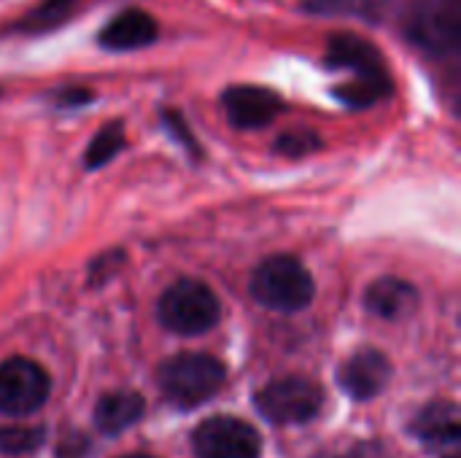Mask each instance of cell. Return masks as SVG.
Here are the masks:
<instances>
[{
    "mask_svg": "<svg viewBox=\"0 0 461 458\" xmlns=\"http://www.w3.org/2000/svg\"><path fill=\"white\" fill-rule=\"evenodd\" d=\"M365 305H367L370 313H375L381 319H389V321H397V319H405V316H411L416 310L419 292L408 281L381 278L367 289Z\"/></svg>",
    "mask_w": 461,
    "mask_h": 458,
    "instance_id": "obj_13",
    "label": "cell"
},
{
    "mask_svg": "<svg viewBox=\"0 0 461 458\" xmlns=\"http://www.w3.org/2000/svg\"><path fill=\"white\" fill-rule=\"evenodd\" d=\"M411 435L429 448H446L459 443V410L454 402L438 400L419 410L411 421Z\"/></svg>",
    "mask_w": 461,
    "mask_h": 458,
    "instance_id": "obj_12",
    "label": "cell"
},
{
    "mask_svg": "<svg viewBox=\"0 0 461 458\" xmlns=\"http://www.w3.org/2000/svg\"><path fill=\"white\" fill-rule=\"evenodd\" d=\"M251 294L259 305L281 313H297L313 302L316 286L311 273L286 254L265 259L251 275Z\"/></svg>",
    "mask_w": 461,
    "mask_h": 458,
    "instance_id": "obj_2",
    "label": "cell"
},
{
    "mask_svg": "<svg viewBox=\"0 0 461 458\" xmlns=\"http://www.w3.org/2000/svg\"><path fill=\"white\" fill-rule=\"evenodd\" d=\"M448 458H456V456H448Z\"/></svg>",
    "mask_w": 461,
    "mask_h": 458,
    "instance_id": "obj_25",
    "label": "cell"
},
{
    "mask_svg": "<svg viewBox=\"0 0 461 458\" xmlns=\"http://www.w3.org/2000/svg\"><path fill=\"white\" fill-rule=\"evenodd\" d=\"M338 381L343 386V391L348 397H354L357 402H367L373 397H378L389 381H392V364L389 359L375 351V348H362L354 356L346 359V364L338 373Z\"/></svg>",
    "mask_w": 461,
    "mask_h": 458,
    "instance_id": "obj_9",
    "label": "cell"
},
{
    "mask_svg": "<svg viewBox=\"0 0 461 458\" xmlns=\"http://www.w3.org/2000/svg\"><path fill=\"white\" fill-rule=\"evenodd\" d=\"M192 445L197 458H259L262 454L259 432L235 416L203 421L192 437Z\"/></svg>",
    "mask_w": 461,
    "mask_h": 458,
    "instance_id": "obj_6",
    "label": "cell"
},
{
    "mask_svg": "<svg viewBox=\"0 0 461 458\" xmlns=\"http://www.w3.org/2000/svg\"><path fill=\"white\" fill-rule=\"evenodd\" d=\"M324 391L316 381L289 375L267 383L257 394V410L276 427H300L321 413Z\"/></svg>",
    "mask_w": 461,
    "mask_h": 458,
    "instance_id": "obj_4",
    "label": "cell"
},
{
    "mask_svg": "<svg viewBox=\"0 0 461 458\" xmlns=\"http://www.w3.org/2000/svg\"><path fill=\"white\" fill-rule=\"evenodd\" d=\"M49 375L41 364L14 356L0 364V413L30 416L43 408L49 397Z\"/></svg>",
    "mask_w": 461,
    "mask_h": 458,
    "instance_id": "obj_5",
    "label": "cell"
},
{
    "mask_svg": "<svg viewBox=\"0 0 461 458\" xmlns=\"http://www.w3.org/2000/svg\"><path fill=\"white\" fill-rule=\"evenodd\" d=\"M76 3H78V0H43V3L22 22V30H49V27H54L59 19H65V16L73 11Z\"/></svg>",
    "mask_w": 461,
    "mask_h": 458,
    "instance_id": "obj_17",
    "label": "cell"
},
{
    "mask_svg": "<svg viewBox=\"0 0 461 458\" xmlns=\"http://www.w3.org/2000/svg\"><path fill=\"white\" fill-rule=\"evenodd\" d=\"M122 148H124V127H122V121H111V124H105V127L92 138V143L86 146L84 162H86L89 170L103 167V165H108Z\"/></svg>",
    "mask_w": 461,
    "mask_h": 458,
    "instance_id": "obj_16",
    "label": "cell"
},
{
    "mask_svg": "<svg viewBox=\"0 0 461 458\" xmlns=\"http://www.w3.org/2000/svg\"><path fill=\"white\" fill-rule=\"evenodd\" d=\"M89 100H92V94H89L86 89H65V92L57 97L59 105H81V103H89Z\"/></svg>",
    "mask_w": 461,
    "mask_h": 458,
    "instance_id": "obj_23",
    "label": "cell"
},
{
    "mask_svg": "<svg viewBox=\"0 0 461 458\" xmlns=\"http://www.w3.org/2000/svg\"><path fill=\"white\" fill-rule=\"evenodd\" d=\"M408 35L416 46L432 54L456 51L461 35V0H429L411 19Z\"/></svg>",
    "mask_w": 461,
    "mask_h": 458,
    "instance_id": "obj_7",
    "label": "cell"
},
{
    "mask_svg": "<svg viewBox=\"0 0 461 458\" xmlns=\"http://www.w3.org/2000/svg\"><path fill=\"white\" fill-rule=\"evenodd\" d=\"M224 113L232 127L238 130H262L273 124L284 113V97L267 86L254 84H238L230 86L221 97Z\"/></svg>",
    "mask_w": 461,
    "mask_h": 458,
    "instance_id": "obj_8",
    "label": "cell"
},
{
    "mask_svg": "<svg viewBox=\"0 0 461 458\" xmlns=\"http://www.w3.org/2000/svg\"><path fill=\"white\" fill-rule=\"evenodd\" d=\"M146 413V402L140 394L135 391H111L105 397H100L97 408H95V427L113 437L127 432L130 427H135Z\"/></svg>",
    "mask_w": 461,
    "mask_h": 458,
    "instance_id": "obj_14",
    "label": "cell"
},
{
    "mask_svg": "<svg viewBox=\"0 0 461 458\" xmlns=\"http://www.w3.org/2000/svg\"><path fill=\"white\" fill-rule=\"evenodd\" d=\"M394 92L392 76H354L346 84L335 86V97L348 108H370L386 100Z\"/></svg>",
    "mask_w": 461,
    "mask_h": 458,
    "instance_id": "obj_15",
    "label": "cell"
},
{
    "mask_svg": "<svg viewBox=\"0 0 461 458\" xmlns=\"http://www.w3.org/2000/svg\"><path fill=\"white\" fill-rule=\"evenodd\" d=\"M340 458H394L384 445L378 443H362V445H354L348 454H343Z\"/></svg>",
    "mask_w": 461,
    "mask_h": 458,
    "instance_id": "obj_22",
    "label": "cell"
},
{
    "mask_svg": "<svg viewBox=\"0 0 461 458\" xmlns=\"http://www.w3.org/2000/svg\"><path fill=\"white\" fill-rule=\"evenodd\" d=\"M157 310H159V321L170 332L184 335V337L203 335V332L213 329L221 316V305H219L216 294L205 283L192 281V278L173 283L162 294Z\"/></svg>",
    "mask_w": 461,
    "mask_h": 458,
    "instance_id": "obj_3",
    "label": "cell"
},
{
    "mask_svg": "<svg viewBox=\"0 0 461 458\" xmlns=\"http://www.w3.org/2000/svg\"><path fill=\"white\" fill-rule=\"evenodd\" d=\"M162 119H165V127H167V130H173V138H176V140H181L186 148L197 151V143H194V138L189 135V130H186V121H184V119H181L176 111H167Z\"/></svg>",
    "mask_w": 461,
    "mask_h": 458,
    "instance_id": "obj_21",
    "label": "cell"
},
{
    "mask_svg": "<svg viewBox=\"0 0 461 458\" xmlns=\"http://www.w3.org/2000/svg\"><path fill=\"white\" fill-rule=\"evenodd\" d=\"M43 440L41 429H3L0 432V451L5 454H24L35 451Z\"/></svg>",
    "mask_w": 461,
    "mask_h": 458,
    "instance_id": "obj_18",
    "label": "cell"
},
{
    "mask_svg": "<svg viewBox=\"0 0 461 458\" xmlns=\"http://www.w3.org/2000/svg\"><path fill=\"white\" fill-rule=\"evenodd\" d=\"M89 456H92V445H89V440H86L84 435H78V432H73V435L62 437V440H59V445H57V458H89Z\"/></svg>",
    "mask_w": 461,
    "mask_h": 458,
    "instance_id": "obj_20",
    "label": "cell"
},
{
    "mask_svg": "<svg viewBox=\"0 0 461 458\" xmlns=\"http://www.w3.org/2000/svg\"><path fill=\"white\" fill-rule=\"evenodd\" d=\"M159 35V27L151 13L140 8H124L116 13L103 30H100V46L108 51H132L154 43Z\"/></svg>",
    "mask_w": 461,
    "mask_h": 458,
    "instance_id": "obj_11",
    "label": "cell"
},
{
    "mask_svg": "<svg viewBox=\"0 0 461 458\" xmlns=\"http://www.w3.org/2000/svg\"><path fill=\"white\" fill-rule=\"evenodd\" d=\"M124 458H151V456H124Z\"/></svg>",
    "mask_w": 461,
    "mask_h": 458,
    "instance_id": "obj_24",
    "label": "cell"
},
{
    "mask_svg": "<svg viewBox=\"0 0 461 458\" xmlns=\"http://www.w3.org/2000/svg\"><path fill=\"white\" fill-rule=\"evenodd\" d=\"M227 381V370L208 354H178L157 370V386L178 408H197L216 397Z\"/></svg>",
    "mask_w": 461,
    "mask_h": 458,
    "instance_id": "obj_1",
    "label": "cell"
},
{
    "mask_svg": "<svg viewBox=\"0 0 461 458\" xmlns=\"http://www.w3.org/2000/svg\"><path fill=\"white\" fill-rule=\"evenodd\" d=\"M276 148L284 154V157H305L311 154L313 148H319V138L313 130H294V132H286L278 138Z\"/></svg>",
    "mask_w": 461,
    "mask_h": 458,
    "instance_id": "obj_19",
    "label": "cell"
},
{
    "mask_svg": "<svg viewBox=\"0 0 461 458\" xmlns=\"http://www.w3.org/2000/svg\"><path fill=\"white\" fill-rule=\"evenodd\" d=\"M327 67L351 70L354 76H389L381 51L370 40H365L354 32H340V35L330 38Z\"/></svg>",
    "mask_w": 461,
    "mask_h": 458,
    "instance_id": "obj_10",
    "label": "cell"
}]
</instances>
